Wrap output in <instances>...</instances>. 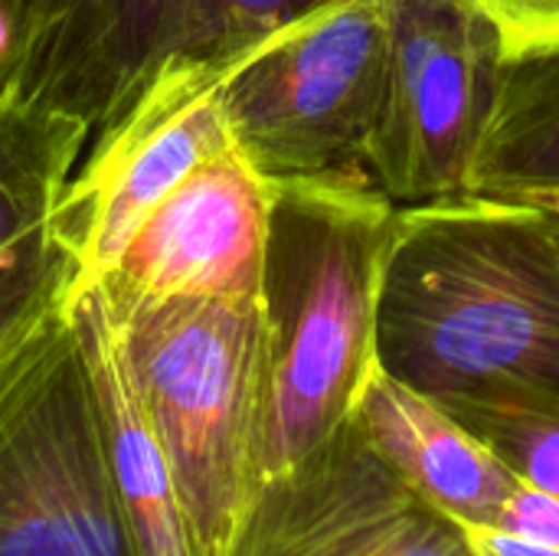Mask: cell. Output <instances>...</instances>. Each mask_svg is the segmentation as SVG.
Returning a JSON list of instances; mask_svg holds the SVG:
<instances>
[{
    "instance_id": "obj_15",
    "label": "cell",
    "mask_w": 559,
    "mask_h": 556,
    "mask_svg": "<svg viewBox=\"0 0 559 556\" xmlns=\"http://www.w3.org/2000/svg\"><path fill=\"white\" fill-rule=\"evenodd\" d=\"M465 423L521 485H531L559 501V413L537 406L491 403H442Z\"/></svg>"
},
{
    "instance_id": "obj_1",
    "label": "cell",
    "mask_w": 559,
    "mask_h": 556,
    "mask_svg": "<svg viewBox=\"0 0 559 556\" xmlns=\"http://www.w3.org/2000/svg\"><path fill=\"white\" fill-rule=\"evenodd\" d=\"M377 357L439 403L559 413V206L475 193L396 206Z\"/></svg>"
},
{
    "instance_id": "obj_3",
    "label": "cell",
    "mask_w": 559,
    "mask_h": 556,
    "mask_svg": "<svg viewBox=\"0 0 559 556\" xmlns=\"http://www.w3.org/2000/svg\"><path fill=\"white\" fill-rule=\"evenodd\" d=\"M108 295V292H105ZM144 406L167 449L197 556H223L259 485L262 305L170 298L118 305Z\"/></svg>"
},
{
    "instance_id": "obj_4",
    "label": "cell",
    "mask_w": 559,
    "mask_h": 556,
    "mask_svg": "<svg viewBox=\"0 0 559 556\" xmlns=\"http://www.w3.org/2000/svg\"><path fill=\"white\" fill-rule=\"evenodd\" d=\"M66 301L0 347V556H144Z\"/></svg>"
},
{
    "instance_id": "obj_2",
    "label": "cell",
    "mask_w": 559,
    "mask_h": 556,
    "mask_svg": "<svg viewBox=\"0 0 559 556\" xmlns=\"http://www.w3.org/2000/svg\"><path fill=\"white\" fill-rule=\"evenodd\" d=\"M269 187L259 482L354 419L380 367V275L396 216V203L364 170Z\"/></svg>"
},
{
    "instance_id": "obj_19",
    "label": "cell",
    "mask_w": 559,
    "mask_h": 556,
    "mask_svg": "<svg viewBox=\"0 0 559 556\" xmlns=\"http://www.w3.org/2000/svg\"><path fill=\"white\" fill-rule=\"evenodd\" d=\"M26 69V39L10 0H0V105L20 98Z\"/></svg>"
},
{
    "instance_id": "obj_6",
    "label": "cell",
    "mask_w": 559,
    "mask_h": 556,
    "mask_svg": "<svg viewBox=\"0 0 559 556\" xmlns=\"http://www.w3.org/2000/svg\"><path fill=\"white\" fill-rule=\"evenodd\" d=\"M386 33V0H331L219 82L233 141L269 184L364 170Z\"/></svg>"
},
{
    "instance_id": "obj_8",
    "label": "cell",
    "mask_w": 559,
    "mask_h": 556,
    "mask_svg": "<svg viewBox=\"0 0 559 556\" xmlns=\"http://www.w3.org/2000/svg\"><path fill=\"white\" fill-rule=\"evenodd\" d=\"M233 69H164L138 102L102 131L52 216L56 236L75 259V282L115 269L141 223L193 170L236 147L219 82Z\"/></svg>"
},
{
    "instance_id": "obj_13",
    "label": "cell",
    "mask_w": 559,
    "mask_h": 556,
    "mask_svg": "<svg viewBox=\"0 0 559 556\" xmlns=\"http://www.w3.org/2000/svg\"><path fill=\"white\" fill-rule=\"evenodd\" d=\"M465 193L559 200V46L511 56Z\"/></svg>"
},
{
    "instance_id": "obj_12",
    "label": "cell",
    "mask_w": 559,
    "mask_h": 556,
    "mask_svg": "<svg viewBox=\"0 0 559 556\" xmlns=\"http://www.w3.org/2000/svg\"><path fill=\"white\" fill-rule=\"evenodd\" d=\"M354 419L383 462L459 528L498 524L521 488L511 469L465 423L383 367L370 377Z\"/></svg>"
},
{
    "instance_id": "obj_11",
    "label": "cell",
    "mask_w": 559,
    "mask_h": 556,
    "mask_svg": "<svg viewBox=\"0 0 559 556\" xmlns=\"http://www.w3.org/2000/svg\"><path fill=\"white\" fill-rule=\"evenodd\" d=\"M69 321L85 357L111 475L144 556H197L160 433L138 390L124 331L98 279L69 288Z\"/></svg>"
},
{
    "instance_id": "obj_17",
    "label": "cell",
    "mask_w": 559,
    "mask_h": 556,
    "mask_svg": "<svg viewBox=\"0 0 559 556\" xmlns=\"http://www.w3.org/2000/svg\"><path fill=\"white\" fill-rule=\"evenodd\" d=\"M498 26L504 56L559 46V0H475Z\"/></svg>"
},
{
    "instance_id": "obj_20",
    "label": "cell",
    "mask_w": 559,
    "mask_h": 556,
    "mask_svg": "<svg viewBox=\"0 0 559 556\" xmlns=\"http://www.w3.org/2000/svg\"><path fill=\"white\" fill-rule=\"evenodd\" d=\"M462 531L468 537L472 556H559L557 544L521 537L498 524H478V528H462Z\"/></svg>"
},
{
    "instance_id": "obj_10",
    "label": "cell",
    "mask_w": 559,
    "mask_h": 556,
    "mask_svg": "<svg viewBox=\"0 0 559 556\" xmlns=\"http://www.w3.org/2000/svg\"><path fill=\"white\" fill-rule=\"evenodd\" d=\"M269 206V180L233 147L170 190L98 282L118 305L255 298Z\"/></svg>"
},
{
    "instance_id": "obj_7",
    "label": "cell",
    "mask_w": 559,
    "mask_h": 556,
    "mask_svg": "<svg viewBox=\"0 0 559 556\" xmlns=\"http://www.w3.org/2000/svg\"><path fill=\"white\" fill-rule=\"evenodd\" d=\"M386 82L364 170L396 206L465 193L504 43L475 0H386Z\"/></svg>"
},
{
    "instance_id": "obj_14",
    "label": "cell",
    "mask_w": 559,
    "mask_h": 556,
    "mask_svg": "<svg viewBox=\"0 0 559 556\" xmlns=\"http://www.w3.org/2000/svg\"><path fill=\"white\" fill-rule=\"evenodd\" d=\"M88 141V128L66 111L26 98L0 105V256L52 226Z\"/></svg>"
},
{
    "instance_id": "obj_18",
    "label": "cell",
    "mask_w": 559,
    "mask_h": 556,
    "mask_svg": "<svg viewBox=\"0 0 559 556\" xmlns=\"http://www.w3.org/2000/svg\"><path fill=\"white\" fill-rule=\"evenodd\" d=\"M498 528L559 547V501L531 485H521L504 505Z\"/></svg>"
},
{
    "instance_id": "obj_9",
    "label": "cell",
    "mask_w": 559,
    "mask_h": 556,
    "mask_svg": "<svg viewBox=\"0 0 559 556\" xmlns=\"http://www.w3.org/2000/svg\"><path fill=\"white\" fill-rule=\"evenodd\" d=\"M223 556H472V547L350 419L311 456L255 485Z\"/></svg>"
},
{
    "instance_id": "obj_5",
    "label": "cell",
    "mask_w": 559,
    "mask_h": 556,
    "mask_svg": "<svg viewBox=\"0 0 559 556\" xmlns=\"http://www.w3.org/2000/svg\"><path fill=\"white\" fill-rule=\"evenodd\" d=\"M26 69L20 98L79 118L92 141L174 66L236 69L331 0H10ZM88 141V144H92Z\"/></svg>"
},
{
    "instance_id": "obj_16",
    "label": "cell",
    "mask_w": 559,
    "mask_h": 556,
    "mask_svg": "<svg viewBox=\"0 0 559 556\" xmlns=\"http://www.w3.org/2000/svg\"><path fill=\"white\" fill-rule=\"evenodd\" d=\"M75 282V259L49 226L0 256V347L59 305Z\"/></svg>"
},
{
    "instance_id": "obj_21",
    "label": "cell",
    "mask_w": 559,
    "mask_h": 556,
    "mask_svg": "<svg viewBox=\"0 0 559 556\" xmlns=\"http://www.w3.org/2000/svg\"><path fill=\"white\" fill-rule=\"evenodd\" d=\"M554 206H559V200H557V203H554Z\"/></svg>"
}]
</instances>
